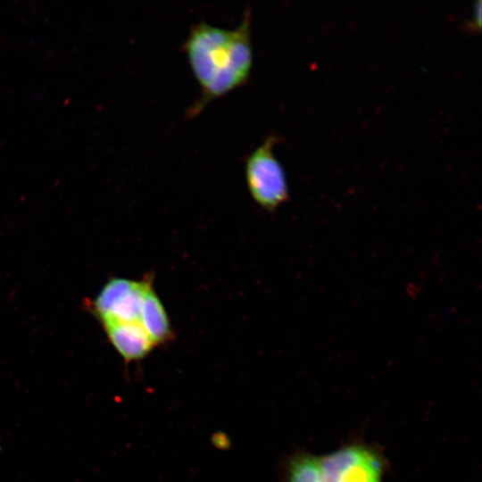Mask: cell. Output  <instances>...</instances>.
Segmentation results:
<instances>
[{
  "label": "cell",
  "instance_id": "6da1fadb",
  "mask_svg": "<svg viewBox=\"0 0 482 482\" xmlns=\"http://www.w3.org/2000/svg\"><path fill=\"white\" fill-rule=\"evenodd\" d=\"M182 48L201 89L187 112L193 117L211 101L248 79L253 61L250 10H245L241 22L233 29L205 21L194 24Z\"/></svg>",
  "mask_w": 482,
  "mask_h": 482
},
{
  "label": "cell",
  "instance_id": "7a4b0ae2",
  "mask_svg": "<svg viewBox=\"0 0 482 482\" xmlns=\"http://www.w3.org/2000/svg\"><path fill=\"white\" fill-rule=\"evenodd\" d=\"M278 137L270 135L246 157L245 181L253 201L266 211H274L288 200L289 191L283 166L273 153Z\"/></svg>",
  "mask_w": 482,
  "mask_h": 482
},
{
  "label": "cell",
  "instance_id": "3957f363",
  "mask_svg": "<svg viewBox=\"0 0 482 482\" xmlns=\"http://www.w3.org/2000/svg\"><path fill=\"white\" fill-rule=\"evenodd\" d=\"M318 466L321 482H382L385 468L379 452L363 444L318 456Z\"/></svg>",
  "mask_w": 482,
  "mask_h": 482
},
{
  "label": "cell",
  "instance_id": "277c9868",
  "mask_svg": "<svg viewBox=\"0 0 482 482\" xmlns=\"http://www.w3.org/2000/svg\"><path fill=\"white\" fill-rule=\"evenodd\" d=\"M107 337L126 363L145 358L154 347L139 322L103 323Z\"/></svg>",
  "mask_w": 482,
  "mask_h": 482
},
{
  "label": "cell",
  "instance_id": "5b68a950",
  "mask_svg": "<svg viewBox=\"0 0 482 482\" xmlns=\"http://www.w3.org/2000/svg\"><path fill=\"white\" fill-rule=\"evenodd\" d=\"M139 323L154 346L167 345L174 339L168 312L154 290L151 277L145 288Z\"/></svg>",
  "mask_w": 482,
  "mask_h": 482
},
{
  "label": "cell",
  "instance_id": "8992f818",
  "mask_svg": "<svg viewBox=\"0 0 482 482\" xmlns=\"http://www.w3.org/2000/svg\"><path fill=\"white\" fill-rule=\"evenodd\" d=\"M135 282L136 280L122 278H111L91 303L92 312L102 321L118 299L129 290Z\"/></svg>",
  "mask_w": 482,
  "mask_h": 482
},
{
  "label": "cell",
  "instance_id": "52a82bcc",
  "mask_svg": "<svg viewBox=\"0 0 482 482\" xmlns=\"http://www.w3.org/2000/svg\"><path fill=\"white\" fill-rule=\"evenodd\" d=\"M287 482H321L318 456L301 453L292 458L287 469Z\"/></svg>",
  "mask_w": 482,
  "mask_h": 482
},
{
  "label": "cell",
  "instance_id": "ba28073f",
  "mask_svg": "<svg viewBox=\"0 0 482 482\" xmlns=\"http://www.w3.org/2000/svg\"><path fill=\"white\" fill-rule=\"evenodd\" d=\"M481 21V1H478L475 5L472 19L470 22V26L473 29H479Z\"/></svg>",
  "mask_w": 482,
  "mask_h": 482
}]
</instances>
